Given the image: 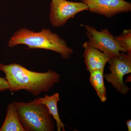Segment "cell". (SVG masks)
Returning <instances> with one entry per match:
<instances>
[{
    "label": "cell",
    "instance_id": "9",
    "mask_svg": "<svg viewBox=\"0 0 131 131\" xmlns=\"http://www.w3.org/2000/svg\"><path fill=\"white\" fill-rule=\"evenodd\" d=\"M40 100L41 103L46 106L49 113L56 120L57 131H61L62 130L65 131L64 126L66 125L61 120L58 110V103L60 100L59 94L56 93L51 96L46 95L44 97H40Z\"/></svg>",
    "mask_w": 131,
    "mask_h": 131
},
{
    "label": "cell",
    "instance_id": "3",
    "mask_svg": "<svg viewBox=\"0 0 131 131\" xmlns=\"http://www.w3.org/2000/svg\"><path fill=\"white\" fill-rule=\"evenodd\" d=\"M19 120L25 131H54L56 125L46 106L38 97L28 102H14Z\"/></svg>",
    "mask_w": 131,
    "mask_h": 131
},
{
    "label": "cell",
    "instance_id": "12",
    "mask_svg": "<svg viewBox=\"0 0 131 131\" xmlns=\"http://www.w3.org/2000/svg\"><path fill=\"white\" fill-rule=\"evenodd\" d=\"M120 46L125 49L127 53L131 54V30H125L121 35L114 37Z\"/></svg>",
    "mask_w": 131,
    "mask_h": 131
},
{
    "label": "cell",
    "instance_id": "10",
    "mask_svg": "<svg viewBox=\"0 0 131 131\" xmlns=\"http://www.w3.org/2000/svg\"><path fill=\"white\" fill-rule=\"evenodd\" d=\"M0 131H25L19 120L14 102L7 106L6 115Z\"/></svg>",
    "mask_w": 131,
    "mask_h": 131
},
{
    "label": "cell",
    "instance_id": "11",
    "mask_svg": "<svg viewBox=\"0 0 131 131\" xmlns=\"http://www.w3.org/2000/svg\"><path fill=\"white\" fill-rule=\"evenodd\" d=\"M104 70H97L90 73V82L96 90L101 102H104L107 100L106 90L104 84Z\"/></svg>",
    "mask_w": 131,
    "mask_h": 131
},
{
    "label": "cell",
    "instance_id": "4",
    "mask_svg": "<svg viewBox=\"0 0 131 131\" xmlns=\"http://www.w3.org/2000/svg\"><path fill=\"white\" fill-rule=\"evenodd\" d=\"M107 63L110 72L103 74V78L120 93L126 95L129 88L124 83L123 78L131 73V54L121 52L120 56L113 57Z\"/></svg>",
    "mask_w": 131,
    "mask_h": 131
},
{
    "label": "cell",
    "instance_id": "6",
    "mask_svg": "<svg viewBox=\"0 0 131 131\" xmlns=\"http://www.w3.org/2000/svg\"><path fill=\"white\" fill-rule=\"evenodd\" d=\"M88 9L87 5L82 2L51 0L50 4V21L54 27H61L78 13Z\"/></svg>",
    "mask_w": 131,
    "mask_h": 131
},
{
    "label": "cell",
    "instance_id": "14",
    "mask_svg": "<svg viewBox=\"0 0 131 131\" xmlns=\"http://www.w3.org/2000/svg\"><path fill=\"white\" fill-rule=\"evenodd\" d=\"M128 131H131V120L130 119L126 122Z\"/></svg>",
    "mask_w": 131,
    "mask_h": 131
},
{
    "label": "cell",
    "instance_id": "2",
    "mask_svg": "<svg viewBox=\"0 0 131 131\" xmlns=\"http://www.w3.org/2000/svg\"><path fill=\"white\" fill-rule=\"evenodd\" d=\"M19 45H25L29 49H46L56 52L65 59L70 58L74 52L65 40L49 29L45 28L39 32H34L27 28L19 29L12 36L8 46L13 47Z\"/></svg>",
    "mask_w": 131,
    "mask_h": 131
},
{
    "label": "cell",
    "instance_id": "7",
    "mask_svg": "<svg viewBox=\"0 0 131 131\" xmlns=\"http://www.w3.org/2000/svg\"><path fill=\"white\" fill-rule=\"evenodd\" d=\"M89 12L111 18L118 14L131 12L130 3L125 0H80Z\"/></svg>",
    "mask_w": 131,
    "mask_h": 131
},
{
    "label": "cell",
    "instance_id": "1",
    "mask_svg": "<svg viewBox=\"0 0 131 131\" xmlns=\"http://www.w3.org/2000/svg\"><path fill=\"white\" fill-rule=\"evenodd\" d=\"M0 71L5 74L10 92L25 90L36 96L48 92L60 82L61 78L50 69L45 73H39L15 63L8 65L0 63Z\"/></svg>",
    "mask_w": 131,
    "mask_h": 131
},
{
    "label": "cell",
    "instance_id": "13",
    "mask_svg": "<svg viewBox=\"0 0 131 131\" xmlns=\"http://www.w3.org/2000/svg\"><path fill=\"white\" fill-rule=\"evenodd\" d=\"M9 85L6 78L0 77V91L9 90Z\"/></svg>",
    "mask_w": 131,
    "mask_h": 131
},
{
    "label": "cell",
    "instance_id": "8",
    "mask_svg": "<svg viewBox=\"0 0 131 131\" xmlns=\"http://www.w3.org/2000/svg\"><path fill=\"white\" fill-rule=\"evenodd\" d=\"M82 46L84 49L83 57L87 70L90 73L97 70H104L106 64L111 58L92 47L87 42H84Z\"/></svg>",
    "mask_w": 131,
    "mask_h": 131
},
{
    "label": "cell",
    "instance_id": "5",
    "mask_svg": "<svg viewBox=\"0 0 131 131\" xmlns=\"http://www.w3.org/2000/svg\"><path fill=\"white\" fill-rule=\"evenodd\" d=\"M84 27L89 39L87 42L92 47L98 49L111 58L120 56L121 52H126L117 43L114 36L107 29L98 31L94 27L88 25H85Z\"/></svg>",
    "mask_w": 131,
    "mask_h": 131
}]
</instances>
